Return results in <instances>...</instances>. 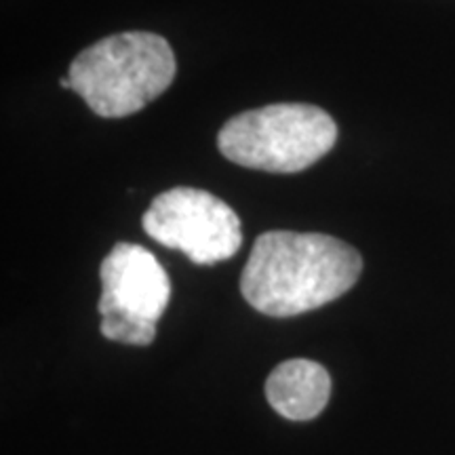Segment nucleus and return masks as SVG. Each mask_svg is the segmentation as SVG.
Masks as SVG:
<instances>
[{
    "label": "nucleus",
    "instance_id": "obj_3",
    "mask_svg": "<svg viewBox=\"0 0 455 455\" xmlns=\"http://www.w3.org/2000/svg\"><path fill=\"white\" fill-rule=\"evenodd\" d=\"M338 124L318 106L272 104L236 114L218 133L228 161L268 173H298L331 152Z\"/></svg>",
    "mask_w": 455,
    "mask_h": 455
},
{
    "label": "nucleus",
    "instance_id": "obj_5",
    "mask_svg": "<svg viewBox=\"0 0 455 455\" xmlns=\"http://www.w3.org/2000/svg\"><path fill=\"white\" fill-rule=\"evenodd\" d=\"M146 235L178 249L198 266L230 259L243 244V226L235 209L198 188H171L150 203L141 218Z\"/></svg>",
    "mask_w": 455,
    "mask_h": 455
},
{
    "label": "nucleus",
    "instance_id": "obj_2",
    "mask_svg": "<svg viewBox=\"0 0 455 455\" xmlns=\"http://www.w3.org/2000/svg\"><path fill=\"white\" fill-rule=\"evenodd\" d=\"M178 72L161 34H112L81 51L70 64L72 89L101 118H124L161 98Z\"/></svg>",
    "mask_w": 455,
    "mask_h": 455
},
{
    "label": "nucleus",
    "instance_id": "obj_6",
    "mask_svg": "<svg viewBox=\"0 0 455 455\" xmlns=\"http://www.w3.org/2000/svg\"><path fill=\"white\" fill-rule=\"evenodd\" d=\"M331 396V375L308 358H291L275 367L266 379V398L283 418L293 422L315 419Z\"/></svg>",
    "mask_w": 455,
    "mask_h": 455
},
{
    "label": "nucleus",
    "instance_id": "obj_4",
    "mask_svg": "<svg viewBox=\"0 0 455 455\" xmlns=\"http://www.w3.org/2000/svg\"><path fill=\"white\" fill-rule=\"evenodd\" d=\"M101 335L131 346L156 338L171 298V281L155 253L133 243H118L100 266Z\"/></svg>",
    "mask_w": 455,
    "mask_h": 455
},
{
    "label": "nucleus",
    "instance_id": "obj_1",
    "mask_svg": "<svg viewBox=\"0 0 455 455\" xmlns=\"http://www.w3.org/2000/svg\"><path fill=\"white\" fill-rule=\"evenodd\" d=\"M361 272L363 258L339 238L270 230L255 238L241 275V293L261 315L298 316L350 291Z\"/></svg>",
    "mask_w": 455,
    "mask_h": 455
}]
</instances>
